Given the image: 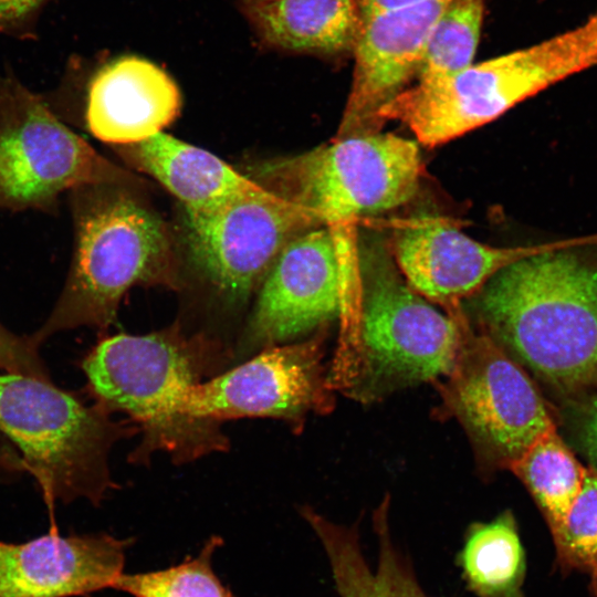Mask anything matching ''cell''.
Here are the masks:
<instances>
[{
	"instance_id": "1",
	"label": "cell",
	"mask_w": 597,
	"mask_h": 597,
	"mask_svg": "<svg viewBox=\"0 0 597 597\" xmlns=\"http://www.w3.org/2000/svg\"><path fill=\"white\" fill-rule=\"evenodd\" d=\"M597 234L553 242L476 293L482 332L565 396L597 395Z\"/></svg>"
},
{
	"instance_id": "2",
	"label": "cell",
	"mask_w": 597,
	"mask_h": 597,
	"mask_svg": "<svg viewBox=\"0 0 597 597\" xmlns=\"http://www.w3.org/2000/svg\"><path fill=\"white\" fill-rule=\"evenodd\" d=\"M133 185L96 184L69 192L74 249L62 293L29 338L80 326L105 328L123 295L135 285L178 284L177 260L163 219L133 192Z\"/></svg>"
},
{
	"instance_id": "3",
	"label": "cell",
	"mask_w": 597,
	"mask_h": 597,
	"mask_svg": "<svg viewBox=\"0 0 597 597\" xmlns=\"http://www.w3.org/2000/svg\"><path fill=\"white\" fill-rule=\"evenodd\" d=\"M422 170L417 142L376 132L335 137L306 153L266 160L249 177L327 227L341 258L350 260L358 253L356 222L408 202Z\"/></svg>"
},
{
	"instance_id": "4",
	"label": "cell",
	"mask_w": 597,
	"mask_h": 597,
	"mask_svg": "<svg viewBox=\"0 0 597 597\" xmlns=\"http://www.w3.org/2000/svg\"><path fill=\"white\" fill-rule=\"evenodd\" d=\"M597 65V10L576 28L476 63L418 81L378 113L399 121L418 143L434 147L485 125L545 88Z\"/></svg>"
},
{
	"instance_id": "5",
	"label": "cell",
	"mask_w": 597,
	"mask_h": 597,
	"mask_svg": "<svg viewBox=\"0 0 597 597\" xmlns=\"http://www.w3.org/2000/svg\"><path fill=\"white\" fill-rule=\"evenodd\" d=\"M207 362L203 341L177 328L103 341L83 363L91 389L106 408L129 413L145 433L143 451L165 450L189 460L224 447L216 422L185 411Z\"/></svg>"
},
{
	"instance_id": "6",
	"label": "cell",
	"mask_w": 597,
	"mask_h": 597,
	"mask_svg": "<svg viewBox=\"0 0 597 597\" xmlns=\"http://www.w3.org/2000/svg\"><path fill=\"white\" fill-rule=\"evenodd\" d=\"M359 310L350 394L370 401L447 376L461 341L459 313L443 315L410 287L380 243L358 244Z\"/></svg>"
},
{
	"instance_id": "7",
	"label": "cell",
	"mask_w": 597,
	"mask_h": 597,
	"mask_svg": "<svg viewBox=\"0 0 597 597\" xmlns=\"http://www.w3.org/2000/svg\"><path fill=\"white\" fill-rule=\"evenodd\" d=\"M0 430L22 451L51 516L57 501L98 505L115 488L107 455L126 428L51 381L0 375Z\"/></svg>"
},
{
	"instance_id": "8",
	"label": "cell",
	"mask_w": 597,
	"mask_h": 597,
	"mask_svg": "<svg viewBox=\"0 0 597 597\" xmlns=\"http://www.w3.org/2000/svg\"><path fill=\"white\" fill-rule=\"evenodd\" d=\"M134 176L70 129L9 67L0 69V208L53 212L60 196Z\"/></svg>"
},
{
	"instance_id": "9",
	"label": "cell",
	"mask_w": 597,
	"mask_h": 597,
	"mask_svg": "<svg viewBox=\"0 0 597 597\" xmlns=\"http://www.w3.org/2000/svg\"><path fill=\"white\" fill-rule=\"evenodd\" d=\"M461 341L440 387L454 417L489 469H509L542 434L556 428L527 374L493 338L459 315Z\"/></svg>"
},
{
	"instance_id": "10",
	"label": "cell",
	"mask_w": 597,
	"mask_h": 597,
	"mask_svg": "<svg viewBox=\"0 0 597 597\" xmlns=\"http://www.w3.org/2000/svg\"><path fill=\"white\" fill-rule=\"evenodd\" d=\"M320 226L303 208L260 184L213 208L185 212L192 265L231 304L245 302L260 287L292 239Z\"/></svg>"
},
{
	"instance_id": "11",
	"label": "cell",
	"mask_w": 597,
	"mask_h": 597,
	"mask_svg": "<svg viewBox=\"0 0 597 597\" xmlns=\"http://www.w3.org/2000/svg\"><path fill=\"white\" fill-rule=\"evenodd\" d=\"M345 276L335 239L320 226L292 239L260 285L243 349L271 347L341 314Z\"/></svg>"
},
{
	"instance_id": "12",
	"label": "cell",
	"mask_w": 597,
	"mask_h": 597,
	"mask_svg": "<svg viewBox=\"0 0 597 597\" xmlns=\"http://www.w3.org/2000/svg\"><path fill=\"white\" fill-rule=\"evenodd\" d=\"M322 338L266 347L255 357L203 384L186 399V413L217 422L238 417L301 420L327 402L322 376Z\"/></svg>"
},
{
	"instance_id": "13",
	"label": "cell",
	"mask_w": 597,
	"mask_h": 597,
	"mask_svg": "<svg viewBox=\"0 0 597 597\" xmlns=\"http://www.w3.org/2000/svg\"><path fill=\"white\" fill-rule=\"evenodd\" d=\"M451 0H420L362 15L336 137L380 132L379 111L419 75L429 35Z\"/></svg>"
},
{
	"instance_id": "14",
	"label": "cell",
	"mask_w": 597,
	"mask_h": 597,
	"mask_svg": "<svg viewBox=\"0 0 597 597\" xmlns=\"http://www.w3.org/2000/svg\"><path fill=\"white\" fill-rule=\"evenodd\" d=\"M552 244L492 247L440 218L420 217L396 228L390 254L412 290L455 315L462 312V301L500 270Z\"/></svg>"
},
{
	"instance_id": "15",
	"label": "cell",
	"mask_w": 597,
	"mask_h": 597,
	"mask_svg": "<svg viewBox=\"0 0 597 597\" xmlns=\"http://www.w3.org/2000/svg\"><path fill=\"white\" fill-rule=\"evenodd\" d=\"M132 540L61 535L55 526L23 543L0 541V597H77L113 588Z\"/></svg>"
},
{
	"instance_id": "16",
	"label": "cell",
	"mask_w": 597,
	"mask_h": 597,
	"mask_svg": "<svg viewBox=\"0 0 597 597\" xmlns=\"http://www.w3.org/2000/svg\"><path fill=\"white\" fill-rule=\"evenodd\" d=\"M180 106V91L167 72L146 59L125 55L91 76L85 121L97 139L126 146L161 133Z\"/></svg>"
},
{
	"instance_id": "17",
	"label": "cell",
	"mask_w": 597,
	"mask_h": 597,
	"mask_svg": "<svg viewBox=\"0 0 597 597\" xmlns=\"http://www.w3.org/2000/svg\"><path fill=\"white\" fill-rule=\"evenodd\" d=\"M389 509L387 495L371 517L378 548L375 567L365 558L357 524H336L312 507L301 509L326 553L339 597H430L392 540Z\"/></svg>"
},
{
	"instance_id": "18",
	"label": "cell",
	"mask_w": 597,
	"mask_h": 597,
	"mask_svg": "<svg viewBox=\"0 0 597 597\" xmlns=\"http://www.w3.org/2000/svg\"><path fill=\"white\" fill-rule=\"evenodd\" d=\"M116 147L136 169L172 193L186 213L213 208L259 186L212 153L164 132Z\"/></svg>"
},
{
	"instance_id": "19",
	"label": "cell",
	"mask_w": 597,
	"mask_h": 597,
	"mask_svg": "<svg viewBox=\"0 0 597 597\" xmlns=\"http://www.w3.org/2000/svg\"><path fill=\"white\" fill-rule=\"evenodd\" d=\"M239 8L263 46L289 53L352 52L362 22L357 0H273Z\"/></svg>"
},
{
	"instance_id": "20",
	"label": "cell",
	"mask_w": 597,
	"mask_h": 597,
	"mask_svg": "<svg viewBox=\"0 0 597 597\" xmlns=\"http://www.w3.org/2000/svg\"><path fill=\"white\" fill-rule=\"evenodd\" d=\"M459 565L478 597H524L526 562L513 513L507 510L491 522L471 524Z\"/></svg>"
},
{
	"instance_id": "21",
	"label": "cell",
	"mask_w": 597,
	"mask_h": 597,
	"mask_svg": "<svg viewBox=\"0 0 597 597\" xmlns=\"http://www.w3.org/2000/svg\"><path fill=\"white\" fill-rule=\"evenodd\" d=\"M526 486L551 533L565 522L585 480L586 470L553 428L509 468Z\"/></svg>"
},
{
	"instance_id": "22",
	"label": "cell",
	"mask_w": 597,
	"mask_h": 597,
	"mask_svg": "<svg viewBox=\"0 0 597 597\" xmlns=\"http://www.w3.org/2000/svg\"><path fill=\"white\" fill-rule=\"evenodd\" d=\"M484 15V0H451L428 39L419 81L455 74L473 64Z\"/></svg>"
},
{
	"instance_id": "23",
	"label": "cell",
	"mask_w": 597,
	"mask_h": 597,
	"mask_svg": "<svg viewBox=\"0 0 597 597\" xmlns=\"http://www.w3.org/2000/svg\"><path fill=\"white\" fill-rule=\"evenodd\" d=\"M222 538L212 535L200 552L174 566L136 574H122L113 589L133 597H234L212 568V556Z\"/></svg>"
},
{
	"instance_id": "24",
	"label": "cell",
	"mask_w": 597,
	"mask_h": 597,
	"mask_svg": "<svg viewBox=\"0 0 597 597\" xmlns=\"http://www.w3.org/2000/svg\"><path fill=\"white\" fill-rule=\"evenodd\" d=\"M563 567L586 574L597 591V470L587 467L583 488L563 525L552 533Z\"/></svg>"
},
{
	"instance_id": "25",
	"label": "cell",
	"mask_w": 597,
	"mask_h": 597,
	"mask_svg": "<svg viewBox=\"0 0 597 597\" xmlns=\"http://www.w3.org/2000/svg\"><path fill=\"white\" fill-rule=\"evenodd\" d=\"M0 367L8 373L51 381L38 347L29 337H20L0 324Z\"/></svg>"
},
{
	"instance_id": "26",
	"label": "cell",
	"mask_w": 597,
	"mask_h": 597,
	"mask_svg": "<svg viewBox=\"0 0 597 597\" xmlns=\"http://www.w3.org/2000/svg\"><path fill=\"white\" fill-rule=\"evenodd\" d=\"M54 0H0V35L19 41L38 39L41 18Z\"/></svg>"
},
{
	"instance_id": "27",
	"label": "cell",
	"mask_w": 597,
	"mask_h": 597,
	"mask_svg": "<svg viewBox=\"0 0 597 597\" xmlns=\"http://www.w3.org/2000/svg\"><path fill=\"white\" fill-rule=\"evenodd\" d=\"M578 439L589 467L597 470V395L589 397L584 407Z\"/></svg>"
},
{
	"instance_id": "28",
	"label": "cell",
	"mask_w": 597,
	"mask_h": 597,
	"mask_svg": "<svg viewBox=\"0 0 597 597\" xmlns=\"http://www.w3.org/2000/svg\"><path fill=\"white\" fill-rule=\"evenodd\" d=\"M420 0H357L362 15Z\"/></svg>"
},
{
	"instance_id": "29",
	"label": "cell",
	"mask_w": 597,
	"mask_h": 597,
	"mask_svg": "<svg viewBox=\"0 0 597 597\" xmlns=\"http://www.w3.org/2000/svg\"><path fill=\"white\" fill-rule=\"evenodd\" d=\"M238 4H249V3H259V2H268L273 0H237Z\"/></svg>"
}]
</instances>
